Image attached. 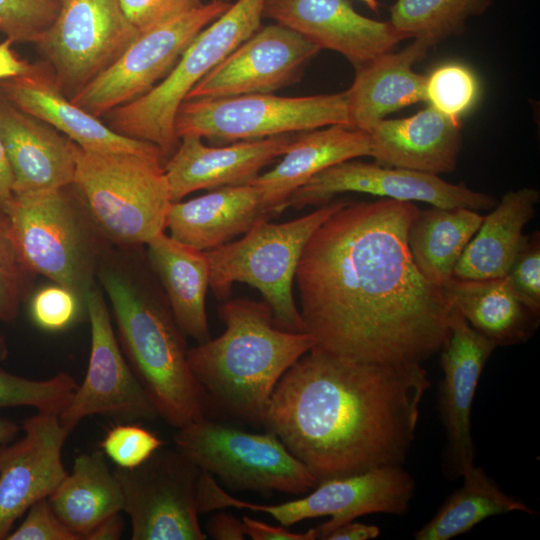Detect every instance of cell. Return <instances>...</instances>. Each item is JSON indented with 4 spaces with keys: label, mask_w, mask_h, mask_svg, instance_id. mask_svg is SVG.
I'll return each mask as SVG.
<instances>
[{
    "label": "cell",
    "mask_w": 540,
    "mask_h": 540,
    "mask_svg": "<svg viewBox=\"0 0 540 540\" xmlns=\"http://www.w3.org/2000/svg\"><path fill=\"white\" fill-rule=\"evenodd\" d=\"M414 202L345 204L306 243L295 279L316 347L364 362L418 363L441 350L452 304L412 258Z\"/></svg>",
    "instance_id": "cell-1"
},
{
    "label": "cell",
    "mask_w": 540,
    "mask_h": 540,
    "mask_svg": "<svg viewBox=\"0 0 540 540\" xmlns=\"http://www.w3.org/2000/svg\"><path fill=\"white\" fill-rule=\"evenodd\" d=\"M430 387L418 363H375L314 346L281 377L263 426L318 483L402 465Z\"/></svg>",
    "instance_id": "cell-2"
},
{
    "label": "cell",
    "mask_w": 540,
    "mask_h": 540,
    "mask_svg": "<svg viewBox=\"0 0 540 540\" xmlns=\"http://www.w3.org/2000/svg\"><path fill=\"white\" fill-rule=\"evenodd\" d=\"M97 278L110 301L124 356L159 417L175 428L206 417L208 395L190 369L185 334L166 298L110 249Z\"/></svg>",
    "instance_id": "cell-3"
},
{
    "label": "cell",
    "mask_w": 540,
    "mask_h": 540,
    "mask_svg": "<svg viewBox=\"0 0 540 540\" xmlns=\"http://www.w3.org/2000/svg\"><path fill=\"white\" fill-rule=\"evenodd\" d=\"M218 313L225 330L188 349L190 369L209 400L238 419L263 426L277 383L316 341L306 332L277 327L265 301L228 300Z\"/></svg>",
    "instance_id": "cell-4"
},
{
    "label": "cell",
    "mask_w": 540,
    "mask_h": 540,
    "mask_svg": "<svg viewBox=\"0 0 540 540\" xmlns=\"http://www.w3.org/2000/svg\"><path fill=\"white\" fill-rule=\"evenodd\" d=\"M162 160L78 148L72 187L108 243L124 249L146 245L166 229L173 201Z\"/></svg>",
    "instance_id": "cell-5"
},
{
    "label": "cell",
    "mask_w": 540,
    "mask_h": 540,
    "mask_svg": "<svg viewBox=\"0 0 540 540\" xmlns=\"http://www.w3.org/2000/svg\"><path fill=\"white\" fill-rule=\"evenodd\" d=\"M67 188L13 195L6 215L29 271L72 290L85 303L109 248L77 193Z\"/></svg>",
    "instance_id": "cell-6"
},
{
    "label": "cell",
    "mask_w": 540,
    "mask_h": 540,
    "mask_svg": "<svg viewBox=\"0 0 540 540\" xmlns=\"http://www.w3.org/2000/svg\"><path fill=\"white\" fill-rule=\"evenodd\" d=\"M345 204L343 199L327 202L307 215L283 223L262 220L242 238L205 251L213 294L223 300L228 298L235 282L246 283L261 293L277 327L306 332L293 296L298 263L312 234Z\"/></svg>",
    "instance_id": "cell-7"
},
{
    "label": "cell",
    "mask_w": 540,
    "mask_h": 540,
    "mask_svg": "<svg viewBox=\"0 0 540 540\" xmlns=\"http://www.w3.org/2000/svg\"><path fill=\"white\" fill-rule=\"evenodd\" d=\"M266 0H237L201 30L168 74L137 99L108 113L115 132L157 146L164 157L176 150L175 119L190 90L261 24Z\"/></svg>",
    "instance_id": "cell-8"
},
{
    "label": "cell",
    "mask_w": 540,
    "mask_h": 540,
    "mask_svg": "<svg viewBox=\"0 0 540 540\" xmlns=\"http://www.w3.org/2000/svg\"><path fill=\"white\" fill-rule=\"evenodd\" d=\"M176 449L234 491L305 494L318 480L272 432L253 433L203 417L174 434Z\"/></svg>",
    "instance_id": "cell-9"
},
{
    "label": "cell",
    "mask_w": 540,
    "mask_h": 540,
    "mask_svg": "<svg viewBox=\"0 0 540 540\" xmlns=\"http://www.w3.org/2000/svg\"><path fill=\"white\" fill-rule=\"evenodd\" d=\"M332 125L350 126L347 92L285 97L272 93L183 101L175 119L178 139L195 135L237 142Z\"/></svg>",
    "instance_id": "cell-10"
},
{
    "label": "cell",
    "mask_w": 540,
    "mask_h": 540,
    "mask_svg": "<svg viewBox=\"0 0 540 540\" xmlns=\"http://www.w3.org/2000/svg\"><path fill=\"white\" fill-rule=\"evenodd\" d=\"M415 483L402 465L384 466L345 477L319 482L308 495L281 504L264 505L230 496L216 480L204 487L202 501L206 512L234 507L263 512L283 526L317 517L330 520L316 526V539L335 528L372 514H405L413 497Z\"/></svg>",
    "instance_id": "cell-11"
},
{
    "label": "cell",
    "mask_w": 540,
    "mask_h": 540,
    "mask_svg": "<svg viewBox=\"0 0 540 540\" xmlns=\"http://www.w3.org/2000/svg\"><path fill=\"white\" fill-rule=\"evenodd\" d=\"M201 469L179 450L159 448L132 469L116 468L133 540H204L197 486Z\"/></svg>",
    "instance_id": "cell-12"
},
{
    "label": "cell",
    "mask_w": 540,
    "mask_h": 540,
    "mask_svg": "<svg viewBox=\"0 0 540 540\" xmlns=\"http://www.w3.org/2000/svg\"><path fill=\"white\" fill-rule=\"evenodd\" d=\"M229 6L228 2L211 0L139 33L113 63L70 97L71 101L99 118L144 95L168 74L197 34Z\"/></svg>",
    "instance_id": "cell-13"
},
{
    "label": "cell",
    "mask_w": 540,
    "mask_h": 540,
    "mask_svg": "<svg viewBox=\"0 0 540 540\" xmlns=\"http://www.w3.org/2000/svg\"><path fill=\"white\" fill-rule=\"evenodd\" d=\"M119 0H62L52 25L37 43L54 79L71 97L86 86L138 36Z\"/></svg>",
    "instance_id": "cell-14"
},
{
    "label": "cell",
    "mask_w": 540,
    "mask_h": 540,
    "mask_svg": "<svg viewBox=\"0 0 540 540\" xmlns=\"http://www.w3.org/2000/svg\"><path fill=\"white\" fill-rule=\"evenodd\" d=\"M91 347L85 378L59 414L70 431L86 417L101 414L118 421L154 420L159 414L120 347L103 291L85 297Z\"/></svg>",
    "instance_id": "cell-15"
},
{
    "label": "cell",
    "mask_w": 540,
    "mask_h": 540,
    "mask_svg": "<svg viewBox=\"0 0 540 540\" xmlns=\"http://www.w3.org/2000/svg\"><path fill=\"white\" fill-rule=\"evenodd\" d=\"M346 192L475 211L491 210L498 202L491 195L447 182L438 175L352 159L314 175L290 196L287 207L322 205Z\"/></svg>",
    "instance_id": "cell-16"
},
{
    "label": "cell",
    "mask_w": 540,
    "mask_h": 540,
    "mask_svg": "<svg viewBox=\"0 0 540 540\" xmlns=\"http://www.w3.org/2000/svg\"><path fill=\"white\" fill-rule=\"evenodd\" d=\"M319 51L281 24L259 28L202 78L185 100L273 93L293 83Z\"/></svg>",
    "instance_id": "cell-17"
},
{
    "label": "cell",
    "mask_w": 540,
    "mask_h": 540,
    "mask_svg": "<svg viewBox=\"0 0 540 540\" xmlns=\"http://www.w3.org/2000/svg\"><path fill=\"white\" fill-rule=\"evenodd\" d=\"M23 437L0 445V540L37 501L48 498L67 475L63 445L71 433L59 414L40 412L26 419Z\"/></svg>",
    "instance_id": "cell-18"
},
{
    "label": "cell",
    "mask_w": 540,
    "mask_h": 540,
    "mask_svg": "<svg viewBox=\"0 0 540 540\" xmlns=\"http://www.w3.org/2000/svg\"><path fill=\"white\" fill-rule=\"evenodd\" d=\"M270 17L322 49L342 54L357 69L407 37L390 21L359 14L347 0H266Z\"/></svg>",
    "instance_id": "cell-19"
},
{
    "label": "cell",
    "mask_w": 540,
    "mask_h": 540,
    "mask_svg": "<svg viewBox=\"0 0 540 540\" xmlns=\"http://www.w3.org/2000/svg\"><path fill=\"white\" fill-rule=\"evenodd\" d=\"M496 345L474 330L453 307L450 333L441 348L443 379L439 410L445 428L447 454L457 476L474 463L471 412L482 371Z\"/></svg>",
    "instance_id": "cell-20"
},
{
    "label": "cell",
    "mask_w": 540,
    "mask_h": 540,
    "mask_svg": "<svg viewBox=\"0 0 540 540\" xmlns=\"http://www.w3.org/2000/svg\"><path fill=\"white\" fill-rule=\"evenodd\" d=\"M293 139L283 134L209 147L199 136H182L164 166L172 201H180L197 190L250 183L287 151Z\"/></svg>",
    "instance_id": "cell-21"
},
{
    "label": "cell",
    "mask_w": 540,
    "mask_h": 540,
    "mask_svg": "<svg viewBox=\"0 0 540 540\" xmlns=\"http://www.w3.org/2000/svg\"><path fill=\"white\" fill-rule=\"evenodd\" d=\"M0 135L13 174V195L72 186L78 145L1 94Z\"/></svg>",
    "instance_id": "cell-22"
},
{
    "label": "cell",
    "mask_w": 540,
    "mask_h": 540,
    "mask_svg": "<svg viewBox=\"0 0 540 540\" xmlns=\"http://www.w3.org/2000/svg\"><path fill=\"white\" fill-rule=\"evenodd\" d=\"M0 94L90 152H127L165 158L152 143L121 135L68 99L43 67L0 81Z\"/></svg>",
    "instance_id": "cell-23"
},
{
    "label": "cell",
    "mask_w": 540,
    "mask_h": 540,
    "mask_svg": "<svg viewBox=\"0 0 540 540\" xmlns=\"http://www.w3.org/2000/svg\"><path fill=\"white\" fill-rule=\"evenodd\" d=\"M367 132L377 163L433 175L454 171L462 146L460 121L432 106L407 118H384Z\"/></svg>",
    "instance_id": "cell-24"
},
{
    "label": "cell",
    "mask_w": 540,
    "mask_h": 540,
    "mask_svg": "<svg viewBox=\"0 0 540 540\" xmlns=\"http://www.w3.org/2000/svg\"><path fill=\"white\" fill-rule=\"evenodd\" d=\"M275 214L251 183L214 189L172 202L166 217L170 236L202 251L217 248Z\"/></svg>",
    "instance_id": "cell-25"
},
{
    "label": "cell",
    "mask_w": 540,
    "mask_h": 540,
    "mask_svg": "<svg viewBox=\"0 0 540 540\" xmlns=\"http://www.w3.org/2000/svg\"><path fill=\"white\" fill-rule=\"evenodd\" d=\"M367 131L332 125L303 132L294 138L280 162L250 183L275 215L286 207L290 196L319 172L343 161L371 156Z\"/></svg>",
    "instance_id": "cell-26"
},
{
    "label": "cell",
    "mask_w": 540,
    "mask_h": 540,
    "mask_svg": "<svg viewBox=\"0 0 540 540\" xmlns=\"http://www.w3.org/2000/svg\"><path fill=\"white\" fill-rule=\"evenodd\" d=\"M430 47L414 39L400 52H386L357 68L346 90L350 126L369 131L390 113L425 101L426 76L415 72L413 65Z\"/></svg>",
    "instance_id": "cell-27"
},
{
    "label": "cell",
    "mask_w": 540,
    "mask_h": 540,
    "mask_svg": "<svg viewBox=\"0 0 540 540\" xmlns=\"http://www.w3.org/2000/svg\"><path fill=\"white\" fill-rule=\"evenodd\" d=\"M540 192L534 188L511 190L502 196L474 234L453 277L483 280L507 275L528 236L525 225L534 217Z\"/></svg>",
    "instance_id": "cell-28"
},
{
    "label": "cell",
    "mask_w": 540,
    "mask_h": 540,
    "mask_svg": "<svg viewBox=\"0 0 540 540\" xmlns=\"http://www.w3.org/2000/svg\"><path fill=\"white\" fill-rule=\"evenodd\" d=\"M146 246L149 264L161 282L178 326L198 344L208 341L206 295L210 269L205 251L182 243L165 232Z\"/></svg>",
    "instance_id": "cell-29"
},
{
    "label": "cell",
    "mask_w": 540,
    "mask_h": 540,
    "mask_svg": "<svg viewBox=\"0 0 540 540\" xmlns=\"http://www.w3.org/2000/svg\"><path fill=\"white\" fill-rule=\"evenodd\" d=\"M442 289L468 324L496 347L523 343L538 326L539 315L520 301L506 276L483 280L453 277Z\"/></svg>",
    "instance_id": "cell-30"
},
{
    "label": "cell",
    "mask_w": 540,
    "mask_h": 540,
    "mask_svg": "<svg viewBox=\"0 0 540 540\" xmlns=\"http://www.w3.org/2000/svg\"><path fill=\"white\" fill-rule=\"evenodd\" d=\"M48 501L58 518L81 540L123 508L120 484L101 449L77 456L71 472Z\"/></svg>",
    "instance_id": "cell-31"
},
{
    "label": "cell",
    "mask_w": 540,
    "mask_h": 540,
    "mask_svg": "<svg viewBox=\"0 0 540 540\" xmlns=\"http://www.w3.org/2000/svg\"><path fill=\"white\" fill-rule=\"evenodd\" d=\"M483 219V215L468 208L420 209L407 236L420 272L441 287L453 278L457 262Z\"/></svg>",
    "instance_id": "cell-32"
},
{
    "label": "cell",
    "mask_w": 540,
    "mask_h": 540,
    "mask_svg": "<svg viewBox=\"0 0 540 540\" xmlns=\"http://www.w3.org/2000/svg\"><path fill=\"white\" fill-rule=\"evenodd\" d=\"M462 477V485L415 532L416 540H449L486 518L512 511L535 514L525 503L505 493L482 468L474 465Z\"/></svg>",
    "instance_id": "cell-33"
},
{
    "label": "cell",
    "mask_w": 540,
    "mask_h": 540,
    "mask_svg": "<svg viewBox=\"0 0 540 540\" xmlns=\"http://www.w3.org/2000/svg\"><path fill=\"white\" fill-rule=\"evenodd\" d=\"M489 5L490 0H396L389 21L407 38L433 46L461 33L466 21Z\"/></svg>",
    "instance_id": "cell-34"
},
{
    "label": "cell",
    "mask_w": 540,
    "mask_h": 540,
    "mask_svg": "<svg viewBox=\"0 0 540 540\" xmlns=\"http://www.w3.org/2000/svg\"><path fill=\"white\" fill-rule=\"evenodd\" d=\"M78 384L64 372L32 380L12 374L0 366V409L28 406L40 412L60 414L71 401Z\"/></svg>",
    "instance_id": "cell-35"
},
{
    "label": "cell",
    "mask_w": 540,
    "mask_h": 540,
    "mask_svg": "<svg viewBox=\"0 0 540 540\" xmlns=\"http://www.w3.org/2000/svg\"><path fill=\"white\" fill-rule=\"evenodd\" d=\"M479 81L468 66L450 62L438 66L425 83V101L445 116L460 121L479 98Z\"/></svg>",
    "instance_id": "cell-36"
},
{
    "label": "cell",
    "mask_w": 540,
    "mask_h": 540,
    "mask_svg": "<svg viewBox=\"0 0 540 540\" xmlns=\"http://www.w3.org/2000/svg\"><path fill=\"white\" fill-rule=\"evenodd\" d=\"M35 275L23 263L11 237L7 215H0V321L14 322Z\"/></svg>",
    "instance_id": "cell-37"
},
{
    "label": "cell",
    "mask_w": 540,
    "mask_h": 540,
    "mask_svg": "<svg viewBox=\"0 0 540 540\" xmlns=\"http://www.w3.org/2000/svg\"><path fill=\"white\" fill-rule=\"evenodd\" d=\"M60 0H0V32L13 42L37 44L56 19Z\"/></svg>",
    "instance_id": "cell-38"
},
{
    "label": "cell",
    "mask_w": 540,
    "mask_h": 540,
    "mask_svg": "<svg viewBox=\"0 0 540 540\" xmlns=\"http://www.w3.org/2000/svg\"><path fill=\"white\" fill-rule=\"evenodd\" d=\"M163 445L152 431L131 422L111 426L99 443L105 456L124 469L139 466Z\"/></svg>",
    "instance_id": "cell-39"
},
{
    "label": "cell",
    "mask_w": 540,
    "mask_h": 540,
    "mask_svg": "<svg viewBox=\"0 0 540 540\" xmlns=\"http://www.w3.org/2000/svg\"><path fill=\"white\" fill-rule=\"evenodd\" d=\"M85 303L72 290L53 283L38 289L30 300L33 323L47 332H59L80 318Z\"/></svg>",
    "instance_id": "cell-40"
},
{
    "label": "cell",
    "mask_w": 540,
    "mask_h": 540,
    "mask_svg": "<svg viewBox=\"0 0 540 540\" xmlns=\"http://www.w3.org/2000/svg\"><path fill=\"white\" fill-rule=\"evenodd\" d=\"M520 301L533 313H540V237H528L506 275Z\"/></svg>",
    "instance_id": "cell-41"
},
{
    "label": "cell",
    "mask_w": 540,
    "mask_h": 540,
    "mask_svg": "<svg viewBox=\"0 0 540 540\" xmlns=\"http://www.w3.org/2000/svg\"><path fill=\"white\" fill-rule=\"evenodd\" d=\"M129 23L139 32L164 24L202 4L201 0H119Z\"/></svg>",
    "instance_id": "cell-42"
},
{
    "label": "cell",
    "mask_w": 540,
    "mask_h": 540,
    "mask_svg": "<svg viewBox=\"0 0 540 540\" xmlns=\"http://www.w3.org/2000/svg\"><path fill=\"white\" fill-rule=\"evenodd\" d=\"M5 540H81L55 514L48 498L34 503Z\"/></svg>",
    "instance_id": "cell-43"
},
{
    "label": "cell",
    "mask_w": 540,
    "mask_h": 540,
    "mask_svg": "<svg viewBox=\"0 0 540 540\" xmlns=\"http://www.w3.org/2000/svg\"><path fill=\"white\" fill-rule=\"evenodd\" d=\"M244 532L253 540H314L315 529L303 533L292 532L286 526H273L253 519L247 515L242 517Z\"/></svg>",
    "instance_id": "cell-44"
},
{
    "label": "cell",
    "mask_w": 540,
    "mask_h": 540,
    "mask_svg": "<svg viewBox=\"0 0 540 540\" xmlns=\"http://www.w3.org/2000/svg\"><path fill=\"white\" fill-rule=\"evenodd\" d=\"M206 529L207 534L216 540H242L246 536L242 520L226 512L213 515Z\"/></svg>",
    "instance_id": "cell-45"
},
{
    "label": "cell",
    "mask_w": 540,
    "mask_h": 540,
    "mask_svg": "<svg viewBox=\"0 0 540 540\" xmlns=\"http://www.w3.org/2000/svg\"><path fill=\"white\" fill-rule=\"evenodd\" d=\"M13 43L9 38L0 42V81L27 74L34 68L15 53Z\"/></svg>",
    "instance_id": "cell-46"
},
{
    "label": "cell",
    "mask_w": 540,
    "mask_h": 540,
    "mask_svg": "<svg viewBox=\"0 0 540 540\" xmlns=\"http://www.w3.org/2000/svg\"><path fill=\"white\" fill-rule=\"evenodd\" d=\"M380 534L378 526L350 521L332 530L327 540H369Z\"/></svg>",
    "instance_id": "cell-47"
},
{
    "label": "cell",
    "mask_w": 540,
    "mask_h": 540,
    "mask_svg": "<svg viewBox=\"0 0 540 540\" xmlns=\"http://www.w3.org/2000/svg\"><path fill=\"white\" fill-rule=\"evenodd\" d=\"M13 198V174L0 135V215H6Z\"/></svg>",
    "instance_id": "cell-48"
},
{
    "label": "cell",
    "mask_w": 540,
    "mask_h": 540,
    "mask_svg": "<svg viewBox=\"0 0 540 540\" xmlns=\"http://www.w3.org/2000/svg\"><path fill=\"white\" fill-rule=\"evenodd\" d=\"M124 530V523L119 513H115L100 522L84 538V540H118Z\"/></svg>",
    "instance_id": "cell-49"
},
{
    "label": "cell",
    "mask_w": 540,
    "mask_h": 540,
    "mask_svg": "<svg viewBox=\"0 0 540 540\" xmlns=\"http://www.w3.org/2000/svg\"><path fill=\"white\" fill-rule=\"evenodd\" d=\"M19 426L7 419L0 417V445L10 443L17 436Z\"/></svg>",
    "instance_id": "cell-50"
},
{
    "label": "cell",
    "mask_w": 540,
    "mask_h": 540,
    "mask_svg": "<svg viewBox=\"0 0 540 540\" xmlns=\"http://www.w3.org/2000/svg\"><path fill=\"white\" fill-rule=\"evenodd\" d=\"M8 356V347L5 338L0 335V363Z\"/></svg>",
    "instance_id": "cell-51"
},
{
    "label": "cell",
    "mask_w": 540,
    "mask_h": 540,
    "mask_svg": "<svg viewBox=\"0 0 540 540\" xmlns=\"http://www.w3.org/2000/svg\"><path fill=\"white\" fill-rule=\"evenodd\" d=\"M367 5L372 11L378 12L380 3L378 0H361Z\"/></svg>",
    "instance_id": "cell-52"
},
{
    "label": "cell",
    "mask_w": 540,
    "mask_h": 540,
    "mask_svg": "<svg viewBox=\"0 0 540 540\" xmlns=\"http://www.w3.org/2000/svg\"><path fill=\"white\" fill-rule=\"evenodd\" d=\"M219 1L228 2V0H219Z\"/></svg>",
    "instance_id": "cell-53"
},
{
    "label": "cell",
    "mask_w": 540,
    "mask_h": 540,
    "mask_svg": "<svg viewBox=\"0 0 540 540\" xmlns=\"http://www.w3.org/2000/svg\"><path fill=\"white\" fill-rule=\"evenodd\" d=\"M60 1H62V0H60Z\"/></svg>",
    "instance_id": "cell-54"
}]
</instances>
